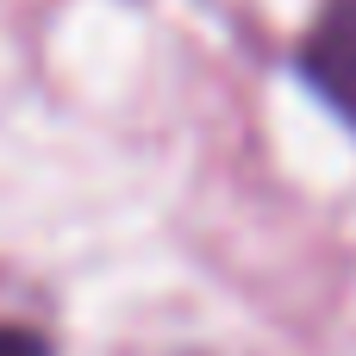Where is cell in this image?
<instances>
[{
	"label": "cell",
	"mask_w": 356,
	"mask_h": 356,
	"mask_svg": "<svg viewBox=\"0 0 356 356\" xmlns=\"http://www.w3.org/2000/svg\"><path fill=\"white\" fill-rule=\"evenodd\" d=\"M300 75L338 119H350V131H356V0H325L319 25L300 44Z\"/></svg>",
	"instance_id": "6da1fadb"
},
{
	"label": "cell",
	"mask_w": 356,
	"mask_h": 356,
	"mask_svg": "<svg viewBox=\"0 0 356 356\" xmlns=\"http://www.w3.org/2000/svg\"><path fill=\"white\" fill-rule=\"evenodd\" d=\"M0 356H50V338L25 325H0Z\"/></svg>",
	"instance_id": "7a4b0ae2"
}]
</instances>
